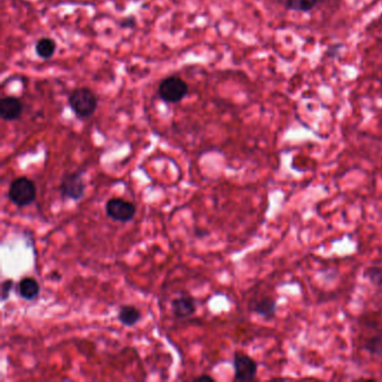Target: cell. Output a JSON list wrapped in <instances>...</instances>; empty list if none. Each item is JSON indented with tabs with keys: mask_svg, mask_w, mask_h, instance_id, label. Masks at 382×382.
Returning <instances> with one entry per match:
<instances>
[{
	"mask_svg": "<svg viewBox=\"0 0 382 382\" xmlns=\"http://www.w3.org/2000/svg\"><path fill=\"white\" fill-rule=\"evenodd\" d=\"M36 49V53L40 58L49 60V58H52L55 51H56V43L52 38H40L36 43V49Z\"/></svg>",
	"mask_w": 382,
	"mask_h": 382,
	"instance_id": "13",
	"label": "cell"
},
{
	"mask_svg": "<svg viewBox=\"0 0 382 382\" xmlns=\"http://www.w3.org/2000/svg\"><path fill=\"white\" fill-rule=\"evenodd\" d=\"M369 276H370L372 282H374L376 277H379L380 285H382V269H380V268H371V273Z\"/></svg>",
	"mask_w": 382,
	"mask_h": 382,
	"instance_id": "16",
	"label": "cell"
},
{
	"mask_svg": "<svg viewBox=\"0 0 382 382\" xmlns=\"http://www.w3.org/2000/svg\"><path fill=\"white\" fill-rule=\"evenodd\" d=\"M233 370L236 381H253L256 379L258 363L251 356L236 352L233 356Z\"/></svg>",
	"mask_w": 382,
	"mask_h": 382,
	"instance_id": "6",
	"label": "cell"
},
{
	"mask_svg": "<svg viewBox=\"0 0 382 382\" xmlns=\"http://www.w3.org/2000/svg\"><path fill=\"white\" fill-rule=\"evenodd\" d=\"M23 102L20 99L8 95L0 101V116L5 121H15L23 113Z\"/></svg>",
	"mask_w": 382,
	"mask_h": 382,
	"instance_id": "9",
	"label": "cell"
},
{
	"mask_svg": "<svg viewBox=\"0 0 382 382\" xmlns=\"http://www.w3.org/2000/svg\"><path fill=\"white\" fill-rule=\"evenodd\" d=\"M248 310L262 319L271 321L276 317L277 302L271 296H262L259 299H251L248 304Z\"/></svg>",
	"mask_w": 382,
	"mask_h": 382,
	"instance_id": "8",
	"label": "cell"
},
{
	"mask_svg": "<svg viewBox=\"0 0 382 382\" xmlns=\"http://www.w3.org/2000/svg\"><path fill=\"white\" fill-rule=\"evenodd\" d=\"M104 210L108 218L113 221L127 223L135 218L137 207L125 198H112L106 201Z\"/></svg>",
	"mask_w": 382,
	"mask_h": 382,
	"instance_id": "5",
	"label": "cell"
},
{
	"mask_svg": "<svg viewBox=\"0 0 382 382\" xmlns=\"http://www.w3.org/2000/svg\"><path fill=\"white\" fill-rule=\"evenodd\" d=\"M194 381H214V379L209 374H202V376L194 378Z\"/></svg>",
	"mask_w": 382,
	"mask_h": 382,
	"instance_id": "17",
	"label": "cell"
},
{
	"mask_svg": "<svg viewBox=\"0 0 382 382\" xmlns=\"http://www.w3.org/2000/svg\"><path fill=\"white\" fill-rule=\"evenodd\" d=\"M69 104L79 118L86 119L91 117L97 110L98 99L88 88H78L70 95Z\"/></svg>",
	"mask_w": 382,
	"mask_h": 382,
	"instance_id": "2",
	"label": "cell"
},
{
	"mask_svg": "<svg viewBox=\"0 0 382 382\" xmlns=\"http://www.w3.org/2000/svg\"><path fill=\"white\" fill-rule=\"evenodd\" d=\"M14 279L8 278L3 280L1 284V302H6L7 299H9L13 288H14Z\"/></svg>",
	"mask_w": 382,
	"mask_h": 382,
	"instance_id": "15",
	"label": "cell"
},
{
	"mask_svg": "<svg viewBox=\"0 0 382 382\" xmlns=\"http://www.w3.org/2000/svg\"><path fill=\"white\" fill-rule=\"evenodd\" d=\"M319 0H286V6L294 12H310L317 6Z\"/></svg>",
	"mask_w": 382,
	"mask_h": 382,
	"instance_id": "14",
	"label": "cell"
},
{
	"mask_svg": "<svg viewBox=\"0 0 382 382\" xmlns=\"http://www.w3.org/2000/svg\"><path fill=\"white\" fill-rule=\"evenodd\" d=\"M16 294L26 302H35L40 297V282L33 277H24L16 286Z\"/></svg>",
	"mask_w": 382,
	"mask_h": 382,
	"instance_id": "10",
	"label": "cell"
},
{
	"mask_svg": "<svg viewBox=\"0 0 382 382\" xmlns=\"http://www.w3.org/2000/svg\"><path fill=\"white\" fill-rule=\"evenodd\" d=\"M170 308L174 317L177 319H189L196 313V299L186 293L181 292L178 296L173 299L170 302Z\"/></svg>",
	"mask_w": 382,
	"mask_h": 382,
	"instance_id": "7",
	"label": "cell"
},
{
	"mask_svg": "<svg viewBox=\"0 0 382 382\" xmlns=\"http://www.w3.org/2000/svg\"><path fill=\"white\" fill-rule=\"evenodd\" d=\"M61 196L64 198H69L72 201L78 202L83 198L86 194V184L84 181L83 172L66 173L61 180L60 187Z\"/></svg>",
	"mask_w": 382,
	"mask_h": 382,
	"instance_id": "3",
	"label": "cell"
},
{
	"mask_svg": "<svg viewBox=\"0 0 382 382\" xmlns=\"http://www.w3.org/2000/svg\"><path fill=\"white\" fill-rule=\"evenodd\" d=\"M38 198V186L27 176H19L9 184L8 198L17 207H25L34 203Z\"/></svg>",
	"mask_w": 382,
	"mask_h": 382,
	"instance_id": "1",
	"label": "cell"
},
{
	"mask_svg": "<svg viewBox=\"0 0 382 382\" xmlns=\"http://www.w3.org/2000/svg\"><path fill=\"white\" fill-rule=\"evenodd\" d=\"M363 349L372 356L382 358V330L376 331V333L369 336L363 343Z\"/></svg>",
	"mask_w": 382,
	"mask_h": 382,
	"instance_id": "12",
	"label": "cell"
},
{
	"mask_svg": "<svg viewBox=\"0 0 382 382\" xmlns=\"http://www.w3.org/2000/svg\"><path fill=\"white\" fill-rule=\"evenodd\" d=\"M189 88L186 82L180 77H168L161 81L159 86V95L161 100L168 104H177L185 98Z\"/></svg>",
	"mask_w": 382,
	"mask_h": 382,
	"instance_id": "4",
	"label": "cell"
},
{
	"mask_svg": "<svg viewBox=\"0 0 382 382\" xmlns=\"http://www.w3.org/2000/svg\"><path fill=\"white\" fill-rule=\"evenodd\" d=\"M141 319H143L141 310L134 305H122L119 308L117 319L126 328H134L141 322Z\"/></svg>",
	"mask_w": 382,
	"mask_h": 382,
	"instance_id": "11",
	"label": "cell"
}]
</instances>
